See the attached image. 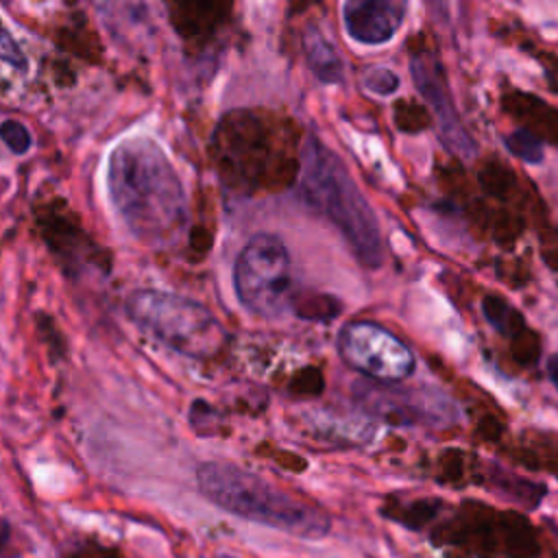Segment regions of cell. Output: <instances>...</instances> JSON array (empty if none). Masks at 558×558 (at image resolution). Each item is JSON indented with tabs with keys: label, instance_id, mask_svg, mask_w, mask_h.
<instances>
[{
	"label": "cell",
	"instance_id": "obj_1",
	"mask_svg": "<svg viewBox=\"0 0 558 558\" xmlns=\"http://www.w3.org/2000/svg\"><path fill=\"white\" fill-rule=\"evenodd\" d=\"M107 190L124 227L144 244H172L187 227L183 183L161 146L148 137H126L113 146Z\"/></svg>",
	"mask_w": 558,
	"mask_h": 558
},
{
	"label": "cell",
	"instance_id": "obj_2",
	"mask_svg": "<svg viewBox=\"0 0 558 558\" xmlns=\"http://www.w3.org/2000/svg\"><path fill=\"white\" fill-rule=\"evenodd\" d=\"M196 484L205 499L246 521L270 525L299 538H320L329 532V517L320 508L238 464L203 462L196 469Z\"/></svg>",
	"mask_w": 558,
	"mask_h": 558
},
{
	"label": "cell",
	"instance_id": "obj_3",
	"mask_svg": "<svg viewBox=\"0 0 558 558\" xmlns=\"http://www.w3.org/2000/svg\"><path fill=\"white\" fill-rule=\"evenodd\" d=\"M301 192L303 198L342 233L360 264L366 268L381 266V231L368 201L342 159L314 135L303 148Z\"/></svg>",
	"mask_w": 558,
	"mask_h": 558
},
{
	"label": "cell",
	"instance_id": "obj_4",
	"mask_svg": "<svg viewBox=\"0 0 558 558\" xmlns=\"http://www.w3.org/2000/svg\"><path fill=\"white\" fill-rule=\"evenodd\" d=\"M129 318L172 351L205 360L216 355L225 340L222 323L201 303L161 290H135L126 299Z\"/></svg>",
	"mask_w": 558,
	"mask_h": 558
},
{
	"label": "cell",
	"instance_id": "obj_5",
	"mask_svg": "<svg viewBox=\"0 0 558 558\" xmlns=\"http://www.w3.org/2000/svg\"><path fill=\"white\" fill-rule=\"evenodd\" d=\"M292 288L290 255L275 233H255L233 266V290L242 307L255 316H279Z\"/></svg>",
	"mask_w": 558,
	"mask_h": 558
},
{
	"label": "cell",
	"instance_id": "obj_6",
	"mask_svg": "<svg viewBox=\"0 0 558 558\" xmlns=\"http://www.w3.org/2000/svg\"><path fill=\"white\" fill-rule=\"evenodd\" d=\"M338 351L351 368L377 384H399L416 368L408 344L368 320L344 325L338 336Z\"/></svg>",
	"mask_w": 558,
	"mask_h": 558
},
{
	"label": "cell",
	"instance_id": "obj_7",
	"mask_svg": "<svg viewBox=\"0 0 558 558\" xmlns=\"http://www.w3.org/2000/svg\"><path fill=\"white\" fill-rule=\"evenodd\" d=\"M412 76H414V85L421 89V94L425 96V100L429 102L434 118H436V129L438 135L442 140V144L458 153L460 157H469L473 155V140L469 137L466 129L462 126L456 107L449 98V89L440 76L438 63H434L432 59L425 57H414L410 63Z\"/></svg>",
	"mask_w": 558,
	"mask_h": 558
},
{
	"label": "cell",
	"instance_id": "obj_8",
	"mask_svg": "<svg viewBox=\"0 0 558 558\" xmlns=\"http://www.w3.org/2000/svg\"><path fill=\"white\" fill-rule=\"evenodd\" d=\"M408 0H344L342 22L351 39L364 46L388 44L401 28Z\"/></svg>",
	"mask_w": 558,
	"mask_h": 558
},
{
	"label": "cell",
	"instance_id": "obj_9",
	"mask_svg": "<svg viewBox=\"0 0 558 558\" xmlns=\"http://www.w3.org/2000/svg\"><path fill=\"white\" fill-rule=\"evenodd\" d=\"M111 33L124 41L146 44L159 33L155 0H98Z\"/></svg>",
	"mask_w": 558,
	"mask_h": 558
},
{
	"label": "cell",
	"instance_id": "obj_10",
	"mask_svg": "<svg viewBox=\"0 0 558 558\" xmlns=\"http://www.w3.org/2000/svg\"><path fill=\"white\" fill-rule=\"evenodd\" d=\"M362 403L384 421L397 423V425H408V423H418L423 418L434 416V412L427 410L425 403H414L412 392H401V390H388V388H377V386H364L360 390Z\"/></svg>",
	"mask_w": 558,
	"mask_h": 558
},
{
	"label": "cell",
	"instance_id": "obj_11",
	"mask_svg": "<svg viewBox=\"0 0 558 558\" xmlns=\"http://www.w3.org/2000/svg\"><path fill=\"white\" fill-rule=\"evenodd\" d=\"M303 52L307 59L310 70L323 83H338L342 81L344 65L340 54L336 52L333 44L323 35L318 26H307L303 33Z\"/></svg>",
	"mask_w": 558,
	"mask_h": 558
},
{
	"label": "cell",
	"instance_id": "obj_12",
	"mask_svg": "<svg viewBox=\"0 0 558 558\" xmlns=\"http://www.w3.org/2000/svg\"><path fill=\"white\" fill-rule=\"evenodd\" d=\"M506 146L510 148L512 155H517L519 159L527 161V163H538L543 159V148L538 144V140L525 131H514L506 137Z\"/></svg>",
	"mask_w": 558,
	"mask_h": 558
},
{
	"label": "cell",
	"instance_id": "obj_13",
	"mask_svg": "<svg viewBox=\"0 0 558 558\" xmlns=\"http://www.w3.org/2000/svg\"><path fill=\"white\" fill-rule=\"evenodd\" d=\"M0 65L24 74L28 70V59L22 52V48L17 46V41L13 39V35L0 26Z\"/></svg>",
	"mask_w": 558,
	"mask_h": 558
},
{
	"label": "cell",
	"instance_id": "obj_14",
	"mask_svg": "<svg viewBox=\"0 0 558 558\" xmlns=\"http://www.w3.org/2000/svg\"><path fill=\"white\" fill-rule=\"evenodd\" d=\"M0 140H2V142L7 144V148H9L11 153H15V155L28 153V148H31V144H33L28 129H26L22 122H17V120H4V122L0 124Z\"/></svg>",
	"mask_w": 558,
	"mask_h": 558
},
{
	"label": "cell",
	"instance_id": "obj_15",
	"mask_svg": "<svg viewBox=\"0 0 558 558\" xmlns=\"http://www.w3.org/2000/svg\"><path fill=\"white\" fill-rule=\"evenodd\" d=\"M364 87L377 96H390L399 89V76L388 68H371L364 74Z\"/></svg>",
	"mask_w": 558,
	"mask_h": 558
},
{
	"label": "cell",
	"instance_id": "obj_16",
	"mask_svg": "<svg viewBox=\"0 0 558 558\" xmlns=\"http://www.w3.org/2000/svg\"><path fill=\"white\" fill-rule=\"evenodd\" d=\"M547 377L554 384V388L558 390V353L549 355V360H547Z\"/></svg>",
	"mask_w": 558,
	"mask_h": 558
},
{
	"label": "cell",
	"instance_id": "obj_17",
	"mask_svg": "<svg viewBox=\"0 0 558 558\" xmlns=\"http://www.w3.org/2000/svg\"><path fill=\"white\" fill-rule=\"evenodd\" d=\"M7 545H9V525L0 519V554L4 551Z\"/></svg>",
	"mask_w": 558,
	"mask_h": 558
}]
</instances>
